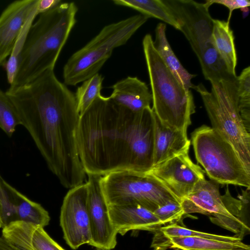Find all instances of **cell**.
<instances>
[{
    "label": "cell",
    "instance_id": "29",
    "mask_svg": "<svg viewBox=\"0 0 250 250\" xmlns=\"http://www.w3.org/2000/svg\"><path fill=\"white\" fill-rule=\"evenodd\" d=\"M153 212L164 226L176 223L185 215L181 202L176 201L167 202L159 207Z\"/></svg>",
    "mask_w": 250,
    "mask_h": 250
},
{
    "label": "cell",
    "instance_id": "4",
    "mask_svg": "<svg viewBox=\"0 0 250 250\" xmlns=\"http://www.w3.org/2000/svg\"><path fill=\"white\" fill-rule=\"evenodd\" d=\"M142 44L154 113L166 125L187 132L191 124V116L195 112L192 92L187 91L166 66L150 34L145 36Z\"/></svg>",
    "mask_w": 250,
    "mask_h": 250
},
{
    "label": "cell",
    "instance_id": "2",
    "mask_svg": "<svg viewBox=\"0 0 250 250\" xmlns=\"http://www.w3.org/2000/svg\"><path fill=\"white\" fill-rule=\"evenodd\" d=\"M155 115L134 112L102 95L80 116L76 139L85 173H147L153 167Z\"/></svg>",
    "mask_w": 250,
    "mask_h": 250
},
{
    "label": "cell",
    "instance_id": "12",
    "mask_svg": "<svg viewBox=\"0 0 250 250\" xmlns=\"http://www.w3.org/2000/svg\"><path fill=\"white\" fill-rule=\"evenodd\" d=\"M87 203L91 240L89 245L96 249L112 250L117 243V233L112 225L108 206L101 185V176L87 175Z\"/></svg>",
    "mask_w": 250,
    "mask_h": 250
},
{
    "label": "cell",
    "instance_id": "15",
    "mask_svg": "<svg viewBox=\"0 0 250 250\" xmlns=\"http://www.w3.org/2000/svg\"><path fill=\"white\" fill-rule=\"evenodd\" d=\"M109 219L117 234L131 230L155 232L164 226L153 211L137 205L108 206Z\"/></svg>",
    "mask_w": 250,
    "mask_h": 250
},
{
    "label": "cell",
    "instance_id": "11",
    "mask_svg": "<svg viewBox=\"0 0 250 250\" xmlns=\"http://www.w3.org/2000/svg\"><path fill=\"white\" fill-rule=\"evenodd\" d=\"M87 195L86 183L72 188L64 197L61 208L60 225L63 237L74 250L91 242Z\"/></svg>",
    "mask_w": 250,
    "mask_h": 250
},
{
    "label": "cell",
    "instance_id": "17",
    "mask_svg": "<svg viewBox=\"0 0 250 250\" xmlns=\"http://www.w3.org/2000/svg\"><path fill=\"white\" fill-rule=\"evenodd\" d=\"M153 167L176 156L188 152L190 141L187 132L170 128L155 114Z\"/></svg>",
    "mask_w": 250,
    "mask_h": 250
},
{
    "label": "cell",
    "instance_id": "18",
    "mask_svg": "<svg viewBox=\"0 0 250 250\" xmlns=\"http://www.w3.org/2000/svg\"><path fill=\"white\" fill-rule=\"evenodd\" d=\"M109 98L115 104L134 112L150 107L152 95L146 83L136 77L128 76L110 87Z\"/></svg>",
    "mask_w": 250,
    "mask_h": 250
},
{
    "label": "cell",
    "instance_id": "7",
    "mask_svg": "<svg viewBox=\"0 0 250 250\" xmlns=\"http://www.w3.org/2000/svg\"><path fill=\"white\" fill-rule=\"evenodd\" d=\"M211 84L210 92L202 83L194 85L193 89L201 97L211 127L232 146L250 172V134L239 110L237 78Z\"/></svg>",
    "mask_w": 250,
    "mask_h": 250
},
{
    "label": "cell",
    "instance_id": "31",
    "mask_svg": "<svg viewBox=\"0 0 250 250\" xmlns=\"http://www.w3.org/2000/svg\"><path fill=\"white\" fill-rule=\"evenodd\" d=\"M62 2L60 0H38L36 11L38 15L45 12Z\"/></svg>",
    "mask_w": 250,
    "mask_h": 250
},
{
    "label": "cell",
    "instance_id": "22",
    "mask_svg": "<svg viewBox=\"0 0 250 250\" xmlns=\"http://www.w3.org/2000/svg\"><path fill=\"white\" fill-rule=\"evenodd\" d=\"M16 209V221L33 224L42 228L50 220L48 212L40 204L33 201L8 184Z\"/></svg>",
    "mask_w": 250,
    "mask_h": 250
},
{
    "label": "cell",
    "instance_id": "13",
    "mask_svg": "<svg viewBox=\"0 0 250 250\" xmlns=\"http://www.w3.org/2000/svg\"><path fill=\"white\" fill-rule=\"evenodd\" d=\"M147 173L162 182L180 201L205 178L204 170L192 162L188 152L167 160Z\"/></svg>",
    "mask_w": 250,
    "mask_h": 250
},
{
    "label": "cell",
    "instance_id": "24",
    "mask_svg": "<svg viewBox=\"0 0 250 250\" xmlns=\"http://www.w3.org/2000/svg\"><path fill=\"white\" fill-rule=\"evenodd\" d=\"M112 1L115 5L136 10L149 18L153 17L160 20L179 30L178 22L163 0H114Z\"/></svg>",
    "mask_w": 250,
    "mask_h": 250
},
{
    "label": "cell",
    "instance_id": "6",
    "mask_svg": "<svg viewBox=\"0 0 250 250\" xmlns=\"http://www.w3.org/2000/svg\"><path fill=\"white\" fill-rule=\"evenodd\" d=\"M148 19L140 14L104 26L68 59L63 68L64 83L75 86L98 73L113 50L125 44Z\"/></svg>",
    "mask_w": 250,
    "mask_h": 250
},
{
    "label": "cell",
    "instance_id": "5",
    "mask_svg": "<svg viewBox=\"0 0 250 250\" xmlns=\"http://www.w3.org/2000/svg\"><path fill=\"white\" fill-rule=\"evenodd\" d=\"M178 22L179 30L197 56L206 80L211 84L233 81L232 75L220 57L213 43V19L205 3L193 0H163Z\"/></svg>",
    "mask_w": 250,
    "mask_h": 250
},
{
    "label": "cell",
    "instance_id": "3",
    "mask_svg": "<svg viewBox=\"0 0 250 250\" xmlns=\"http://www.w3.org/2000/svg\"><path fill=\"white\" fill-rule=\"evenodd\" d=\"M74 2H61L39 14L27 34L18 68L10 87L20 86L35 79L55 64L77 20Z\"/></svg>",
    "mask_w": 250,
    "mask_h": 250
},
{
    "label": "cell",
    "instance_id": "26",
    "mask_svg": "<svg viewBox=\"0 0 250 250\" xmlns=\"http://www.w3.org/2000/svg\"><path fill=\"white\" fill-rule=\"evenodd\" d=\"M21 121L15 105L5 92L0 89V128L11 137Z\"/></svg>",
    "mask_w": 250,
    "mask_h": 250
},
{
    "label": "cell",
    "instance_id": "23",
    "mask_svg": "<svg viewBox=\"0 0 250 250\" xmlns=\"http://www.w3.org/2000/svg\"><path fill=\"white\" fill-rule=\"evenodd\" d=\"M174 237H200L226 242L242 241L235 235L230 236L201 232L187 229L174 223L163 226L154 232L151 248L154 250H161L166 240Z\"/></svg>",
    "mask_w": 250,
    "mask_h": 250
},
{
    "label": "cell",
    "instance_id": "34",
    "mask_svg": "<svg viewBox=\"0 0 250 250\" xmlns=\"http://www.w3.org/2000/svg\"></svg>",
    "mask_w": 250,
    "mask_h": 250
},
{
    "label": "cell",
    "instance_id": "25",
    "mask_svg": "<svg viewBox=\"0 0 250 250\" xmlns=\"http://www.w3.org/2000/svg\"><path fill=\"white\" fill-rule=\"evenodd\" d=\"M104 78L97 73L83 81L75 94L77 109L80 115L83 114L94 100L101 95L102 83Z\"/></svg>",
    "mask_w": 250,
    "mask_h": 250
},
{
    "label": "cell",
    "instance_id": "32",
    "mask_svg": "<svg viewBox=\"0 0 250 250\" xmlns=\"http://www.w3.org/2000/svg\"><path fill=\"white\" fill-rule=\"evenodd\" d=\"M5 181L0 175V228H2V223L0 217L1 206L6 205L9 202V195L5 187Z\"/></svg>",
    "mask_w": 250,
    "mask_h": 250
},
{
    "label": "cell",
    "instance_id": "8",
    "mask_svg": "<svg viewBox=\"0 0 250 250\" xmlns=\"http://www.w3.org/2000/svg\"><path fill=\"white\" fill-rule=\"evenodd\" d=\"M196 159L211 181L250 188V172L232 146L211 127L203 125L191 134Z\"/></svg>",
    "mask_w": 250,
    "mask_h": 250
},
{
    "label": "cell",
    "instance_id": "30",
    "mask_svg": "<svg viewBox=\"0 0 250 250\" xmlns=\"http://www.w3.org/2000/svg\"><path fill=\"white\" fill-rule=\"evenodd\" d=\"M216 3L224 5L229 10L227 21L229 22L233 11L236 9H243L250 6V1L248 0H207L206 5L209 7L211 5Z\"/></svg>",
    "mask_w": 250,
    "mask_h": 250
},
{
    "label": "cell",
    "instance_id": "27",
    "mask_svg": "<svg viewBox=\"0 0 250 250\" xmlns=\"http://www.w3.org/2000/svg\"><path fill=\"white\" fill-rule=\"evenodd\" d=\"M238 107L243 123L250 132V67L244 68L237 77Z\"/></svg>",
    "mask_w": 250,
    "mask_h": 250
},
{
    "label": "cell",
    "instance_id": "28",
    "mask_svg": "<svg viewBox=\"0 0 250 250\" xmlns=\"http://www.w3.org/2000/svg\"><path fill=\"white\" fill-rule=\"evenodd\" d=\"M37 16H38V14L36 10L23 26L15 43L12 53L5 63V68L7 80L10 85L13 84L15 80L18 68L21 54L28 30Z\"/></svg>",
    "mask_w": 250,
    "mask_h": 250
},
{
    "label": "cell",
    "instance_id": "19",
    "mask_svg": "<svg viewBox=\"0 0 250 250\" xmlns=\"http://www.w3.org/2000/svg\"><path fill=\"white\" fill-rule=\"evenodd\" d=\"M166 24L159 23L155 29L154 47L162 60L187 91L193 88L191 80L196 75L189 73L182 65L173 51L166 36Z\"/></svg>",
    "mask_w": 250,
    "mask_h": 250
},
{
    "label": "cell",
    "instance_id": "1",
    "mask_svg": "<svg viewBox=\"0 0 250 250\" xmlns=\"http://www.w3.org/2000/svg\"><path fill=\"white\" fill-rule=\"evenodd\" d=\"M49 169L66 188L83 184L85 172L79 156L80 119L75 94L47 70L33 80L5 91Z\"/></svg>",
    "mask_w": 250,
    "mask_h": 250
},
{
    "label": "cell",
    "instance_id": "16",
    "mask_svg": "<svg viewBox=\"0 0 250 250\" xmlns=\"http://www.w3.org/2000/svg\"><path fill=\"white\" fill-rule=\"evenodd\" d=\"M2 229L1 236L22 250H65L39 226L16 221Z\"/></svg>",
    "mask_w": 250,
    "mask_h": 250
},
{
    "label": "cell",
    "instance_id": "9",
    "mask_svg": "<svg viewBox=\"0 0 250 250\" xmlns=\"http://www.w3.org/2000/svg\"><path fill=\"white\" fill-rule=\"evenodd\" d=\"M100 185L107 206L137 205L153 212L168 201L181 202L149 173L115 171L101 176Z\"/></svg>",
    "mask_w": 250,
    "mask_h": 250
},
{
    "label": "cell",
    "instance_id": "21",
    "mask_svg": "<svg viewBox=\"0 0 250 250\" xmlns=\"http://www.w3.org/2000/svg\"><path fill=\"white\" fill-rule=\"evenodd\" d=\"M212 39L214 46L229 71L236 75L237 55L233 31L227 21L213 19Z\"/></svg>",
    "mask_w": 250,
    "mask_h": 250
},
{
    "label": "cell",
    "instance_id": "20",
    "mask_svg": "<svg viewBox=\"0 0 250 250\" xmlns=\"http://www.w3.org/2000/svg\"><path fill=\"white\" fill-rule=\"evenodd\" d=\"M250 250V246L242 242H226L200 237H174L165 241L161 250Z\"/></svg>",
    "mask_w": 250,
    "mask_h": 250
},
{
    "label": "cell",
    "instance_id": "35",
    "mask_svg": "<svg viewBox=\"0 0 250 250\" xmlns=\"http://www.w3.org/2000/svg\"><path fill=\"white\" fill-rule=\"evenodd\" d=\"M96 250H105L96 249Z\"/></svg>",
    "mask_w": 250,
    "mask_h": 250
},
{
    "label": "cell",
    "instance_id": "33",
    "mask_svg": "<svg viewBox=\"0 0 250 250\" xmlns=\"http://www.w3.org/2000/svg\"><path fill=\"white\" fill-rule=\"evenodd\" d=\"M0 250H22L5 241L0 237Z\"/></svg>",
    "mask_w": 250,
    "mask_h": 250
},
{
    "label": "cell",
    "instance_id": "10",
    "mask_svg": "<svg viewBox=\"0 0 250 250\" xmlns=\"http://www.w3.org/2000/svg\"><path fill=\"white\" fill-rule=\"evenodd\" d=\"M185 215L198 213L209 216L210 221L236 234L242 239L250 228L235 216L225 205L219 184L205 179L199 181L181 201Z\"/></svg>",
    "mask_w": 250,
    "mask_h": 250
},
{
    "label": "cell",
    "instance_id": "14",
    "mask_svg": "<svg viewBox=\"0 0 250 250\" xmlns=\"http://www.w3.org/2000/svg\"><path fill=\"white\" fill-rule=\"evenodd\" d=\"M38 0H19L10 3L0 15V65L10 56L21 32L36 10Z\"/></svg>",
    "mask_w": 250,
    "mask_h": 250
}]
</instances>
